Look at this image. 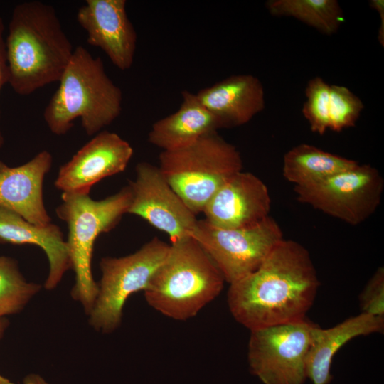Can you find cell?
<instances>
[{
	"mask_svg": "<svg viewBox=\"0 0 384 384\" xmlns=\"http://www.w3.org/2000/svg\"><path fill=\"white\" fill-rule=\"evenodd\" d=\"M9 324V321L6 317L0 318V339L4 336Z\"/></svg>",
	"mask_w": 384,
	"mask_h": 384,
	"instance_id": "29",
	"label": "cell"
},
{
	"mask_svg": "<svg viewBox=\"0 0 384 384\" xmlns=\"http://www.w3.org/2000/svg\"><path fill=\"white\" fill-rule=\"evenodd\" d=\"M370 6L375 9L378 14L380 19V25L378 30V41L383 46L384 45V1L383 0H370Z\"/></svg>",
	"mask_w": 384,
	"mask_h": 384,
	"instance_id": "27",
	"label": "cell"
},
{
	"mask_svg": "<svg viewBox=\"0 0 384 384\" xmlns=\"http://www.w3.org/2000/svg\"><path fill=\"white\" fill-rule=\"evenodd\" d=\"M384 180L368 164L339 172L306 186H294L297 199L352 225L368 219L381 202Z\"/></svg>",
	"mask_w": 384,
	"mask_h": 384,
	"instance_id": "10",
	"label": "cell"
},
{
	"mask_svg": "<svg viewBox=\"0 0 384 384\" xmlns=\"http://www.w3.org/2000/svg\"><path fill=\"white\" fill-rule=\"evenodd\" d=\"M4 21L0 16V94L3 87L9 83V68L6 59L5 39L4 38ZM4 138L0 128V148L4 146Z\"/></svg>",
	"mask_w": 384,
	"mask_h": 384,
	"instance_id": "26",
	"label": "cell"
},
{
	"mask_svg": "<svg viewBox=\"0 0 384 384\" xmlns=\"http://www.w3.org/2000/svg\"><path fill=\"white\" fill-rule=\"evenodd\" d=\"M319 284L308 250L284 239L256 270L230 284L228 305L250 331L296 322L306 318Z\"/></svg>",
	"mask_w": 384,
	"mask_h": 384,
	"instance_id": "1",
	"label": "cell"
},
{
	"mask_svg": "<svg viewBox=\"0 0 384 384\" xmlns=\"http://www.w3.org/2000/svg\"><path fill=\"white\" fill-rule=\"evenodd\" d=\"M132 193L127 213L137 215L166 233L171 242L190 236L197 219L174 191L159 168L148 162L136 166L135 180L129 181Z\"/></svg>",
	"mask_w": 384,
	"mask_h": 384,
	"instance_id": "11",
	"label": "cell"
},
{
	"mask_svg": "<svg viewBox=\"0 0 384 384\" xmlns=\"http://www.w3.org/2000/svg\"><path fill=\"white\" fill-rule=\"evenodd\" d=\"M363 108L362 100L348 87L330 85L329 129L341 132L353 127Z\"/></svg>",
	"mask_w": 384,
	"mask_h": 384,
	"instance_id": "23",
	"label": "cell"
},
{
	"mask_svg": "<svg viewBox=\"0 0 384 384\" xmlns=\"http://www.w3.org/2000/svg\"><path fill=\"white\" fill-rule=\"evenodd\" d=\"M0 384H14L9 379L0 374Z\"/></svg>",
	"mask_w": 384,
	"mask_h": 384,
	"instance_id": "30",
	"label": "cell"
},
{
	"mask_svg": "<svg viewBox=\"0 0 384 384\" xmlns=\"http://www.w3.org/2000/svg\"><path fill=\"white\" fill-rule=\"evenodd\" d=\"M23 384H49L38 374L31 373L26 375L23 380Z\"/></svg>",
	"mask_w": 384,
	"mask_h": 384,
	"instance_id": "28",
	"label": "cell"
},
{
	"mask_svg": "<svg viewBox=\"0 0 384 384\" xmlns=\"http://www.w3.org/2000/svg\"><path fill=\"white\" fill-rule=\"evenodd\" d=\"M330 85L321 78L311 79L305 89L302 113L313 132L324 134L329 128Z\"/></svg>",
	"mask_w": 384,
	"mask_h": 384,
	"instance_id": "24",
	"label": "cell"
},
{
	"mask_svg": "<svg viewBox=\"0 0 384 384\" xmlns=\"http://www.w3.org/2000/svg\"><path fill=\"white\" fill-rule=\"evenodd\" d=\"M181 94L182 102L178 110L155 122L148 134V141L163 151L186 146L203 136L223 128L195 93L184 90Z\"/></svg>",
	"mask_w": 384,
	"mask_h": 384,
	"instance_id": "18",
	"label": "cell"
},
{
	"mask_svg": "<svg viewBox=\"0 0 384 384\" xmlns=\"http://www.w3.org/2000/svg\"><path fill=\"white\" fill-rule=\"evenodd\" d=\"M53 163L43 150L28 162L15 167L0 161V206L38 226L51 223L43 201V181Z\"/></svg>",
	"mask_w": 384,
	"mask_h": 384,
	"instance_id": "15",
	"label": "cell"
},
{
	"mask_svg": "<svg viewBox=\"0 0 384 384\" xmlns=\"http://www.w3.org/2000/svg\"><path fill=\"white\" fill-rule=\"evenodd\" d=\"M126 4L125 0H87L76 14L87 43L102 50L122 71L133 64L137 39Z\"/></svg>",
	"mask_w": 384,
	"mask_h": 384,
	"instance_id": "13",
	"label": "cell"
},
{
	"mask_svg": "<svg viewBox=\"0 0 384 384\" xmlns=\"http://www.w3.org/2000/svg\"><path fill=\"white\" fill-rule=\"evenodd\" d=\"M242 167L238 150L217 132L186 146L162 151L159 155L161 173L196 215L203 212L216 191Z\"/></svg>",
	"mask_w": 384,
	"mask_h": 384,
	"instance_id": "6",
	"label": "cell"
},
{
	"mask_svg": "<svg viewBox=\"0 0 384 384\" xmlns=\"http://www.w3.org/2000/svg\"><path fill=\"white\" fill-rule=\"evenodd\" d=\"M361 313L384 316V268L379 267L359 296Z\"/></svg>",
	"mask_w": 384,
	"mask_h": 384,
	"instance_id": "25",
	"label": "cell"
},
{
	"mask_svg": "<svg viewBox=\"0 0 384 384\" xmlns=\"http://www.w3.org/2000/svg\"><path fill=\"white\" fill-rule=\"evenodd\" d=\"M196 95L223 128L249 122L265 106L262 82L249 74L231 75Z\"/></svg>",
	"mask_w": 384,
	"mask_h": 384,
	"instance_id": "16",
	"label": "cell"
},
{
	"mask_svg": "<svg viewBox=\"0 0 384 384\" xmlns=\"http://www.w3.org/2000/svg\"><path fill=\"white\" fill-rule=\"evenodd\" d=\"M266 8L272 16L294 18L325 35H332L343 20L336 0H270Z\"/></svg>",
	"mask_w": 384,
	"mask_h": 384,
	"instance_id": "21",
	"label": "cell"
},
{
	"mask_svg": "<svg viewBox=\"0 0 384 384\" xmlns=\"http://www.w3.org/2000/svg\"><path fill=\"white\" fill-rule=\"evenodd\" d=\"M317 326L306 318L250 331V372L263 384H304L307 355Z\"/></svg>",
	"mask_w": 384,
	"mask_h": 384,
	"instance_id": "9",
	"label": "cell"
},
{
	"mask_svg": "<svg viewBox=\"0 0 384 384\" xmlns=\"http://www.w3.org/2000/svg\"><path fill=\"white\" fill-rule=\"evenodd\" d=\"M0 244L32 245L44 251L49 270L44 282L46 290L54 289L71 269L68 246L59 226H38L0 206Z\"/></svg>",
	"mask_w": 384,
	"mask_h": 384,
	"instance_id": "17",
	"label": "cell"
},
{
	"mask_svg": "<svg viewBox=\"0 0 384 384\" xmlns=\"http://www.w3.org/2000/svg\"><path fill=\"white\" fill-rule=\"evenodd\" d=\"M383 329L384 316L364 313L329 329L318 326L307 355V378L313 384H329L332 380V360L337 351L355 337L381 333Z\"/></svg>",
	"mask_w": 384,
	"mask_h": 384,
	"instance_id": "19",
	"label": "cell"
},
{
	"mask_svg": "<svg viewBox=\"0 0 384 384\" xmlns=\"http://www.w3.org/2000/svg\"><path fill=\"white\" fill-rule=\"evenodd\" d=\"M224 277L192 237L170 245L164 262L151 277L144 297L165 316L178 321L194 317L221 292Z\"/></svg>",
	"mask_w": 384,
	"mask_h": 384,
	"instance_id": "4",
	"label": "cell"
},
{
	"mask_svg": "<svg viewBox=\"0 0 384 384\" xmlns=\"http://www.w3.org/2000/svg\"><path fill=\"white\" fill-rule=\"evenodd\" d=\"M169 247L170 245L154 238L134 253L101 259L97 295L87 315L95 330L109 334L119 327L127 299L135 292L144 291Z\"/></svg>",
	"mask_w": 384,
	"mask_h": 384,
	"instance_id": "7",
	"label": "cell"
},
{
	"mask_svg": "<svg viewBox=\"0 0 384 384\" xmlns=\"http://www.w3.org/2000/svg\"><path fill=\"white\" fill-rule=\"evenodd\" d=\"M132 155L119 135L100 132L60 168L55 186L62 193H90L97 182L124 171Z\"/></svg>",
	"mask_w": 384,
	"mask_h": 384,
	"instance_id": "12",
	"label": "cell"
},
{
	"mask_svg": "<svg viewBox=\"0 0 384 384\" xmlns=\"http://www.w3.org/2000/svg\"><path fill=\"white\" fill-rule=\"evenodd\" d=\"M5 46L9 84L23 96L59 82L74 51L55 8L40 1L13 9Z\"/></svg>",
	"mask_w": 384,
	"mask_h": 384,
	"instance_id": "2",
	"label": "cell"
},
{
	"mask_svg": "<svg viewBox=\"0 0 384 384\" xmlns=\"http://www.w3.org/2000/svg\"><path fill=\"white\" fill-rule=\"evenodd\" d=\"M358 164L354 160L325 151L313 145L300 144L284 154L282 174L294 186H306Z\"/></svg>",
	"mask_w": 384,
	"mask_h": 384,
	"instance_id": "20",
	"label": "cell"
},
{
	"mask_svg": "<svg viewBox=\"0 0 384 384\" xmlns=\"http://www.w3.org/2000/svg\"><path fill=\"white\" fill-rule=\"evenodd\" d=\"M271 199L265 183L250 172L230 177L206 203L202 213L210 225L223 229L254 225L267 218Z\"/></svg>",
	"mask_w": 384,
	"mask_h": 384,
	"instance_id": "14",
	"label": "cell"
},
{
	"mask_svg": "<svg viewBox=\"0 0 384 384\" xmlns=\"http://www.w3.org/2000/svg\"><path fill=\"white\" fill-rule=\"evenodd\" d=\"M131 198L129 185L102 200L92 199L90 193H62V203L55 210L68 228L66 243L75 280L70 296L87 315L98 292L92 273L95 242L101 233L119 223L127 212Z\"/></svg>",
	"mask_w": 384,
	"mask_h": 384,
	"instance_id": "5",
	"label": "cell"
},
{
	"mask_svg": "<svg viewBox=\"0 0 384 384\" xmlns=\"http://www.w3.org/2000/svg\"><path fill=\"white\" fill-rule=\"evenodd\" d=\"M190 236L212 259L229 284L256 270L284 238L272 217L249 227L223 229L198 220Z\"/></svg>",
	"mask_w": 384,
	"mask_h": 384,
	"instance_id": "8",
	"label": "cell"
},
{
	"mask_svg": "<svg viewBox=\"0 0 384 384\" xmlns=\"http://www.w3.org/2000/svg\"><path fill=\"white\" fill-rule=\"evenodd\" d=\"M59 83L43 112L55 135L67 134L77 118L87 135H95L122 112V90L107 75L102 59L83 46L74 48Z\"/></svg>",
	"mask_w": 384,
	"mask_h": 384,
	"instance_id": "3",
	"label": "cell"
},
{
	"mask_svg": "<svg viewBox=\"0 0 384 384\" xmlns=\"http://www.w3.org/2000/svg\"><path fill=\"white\" fill-rule=\"evenodd\" d=\"M41 289L25 279L16 260L0 256V318L21 311Z\"/></svg>",
	"mask_w": 384,
	"mask_h": 384,
	"instance_id": "22",
	"label": "cell"
}]
</instances>
